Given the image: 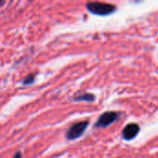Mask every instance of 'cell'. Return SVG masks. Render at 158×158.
<instances>
[{
  "label": "cell",
  "mask_w": 158,
  "mask_h": 158,
  "mask_svg": "<svg viewBox=\"0 0 158 158\" xmlns=\"http://www.w3.org/2000/svg\"><path fill=\"white\" fill-rule=\"evenodd\" d=\"M86 6H87V9L91 13L94 15H98V16L109 15L115 12L117 9L116 6L111 5V4L102 3V2H90V3H87Z\"/></svg>",
  "instance_id": "cell-1"
},
{
  "label": "cell",
  "mask_w": 158,
  "mask_h": 158,
  "mask_svg": "<svg viewBox=\"0 0 158 158\" xmlns=\"http://www.w3.org/2000/svg\"><path fill=\"white\" fill-rule=\"evenodd\" d=\"M88 126H89L88 120H83L78 123H75L69 129L67 132V139L69 141H72V140H76L80 138L84 133Z\"/></svg>",
  "instance_id": "cell-2"
},
{
  "label": "cell",
  "mask_w": 158,
  "mask_h": 158,
  "mask_svg": "<svg viewBox=\"0 0 158 158\" xmlns=\"http://www.w3.org/2000/svg\"><path fill=\"white\" fill-rule=\"evenodd\" d=\"M120 116H121L120 113L114 112V111L105 112L104 114H102L99 117V118L96 121L94 127L95 128H106V127H108L109 125H111L115 121H117L119 118Z\"/></svg>",
  "instance_id": "cell-3"
},
{
  "label": "cell",
  "mask_w": 158,
  "mask_h": 158,
  "mask_svg": "<svg viewBox=\"0 0 158 158\" xmlns=\"http://www.w3.org/2000/svg\"><path fill=\"white\" fill-rule=\"evenodd\" d=\"M140 131V127L138 124L131 123L128 124L122 131V137L126 141H131L134 139Z\"/></svg>",
  "instance_id": "cell-4"
},
{
  "label": "cell",
  "mask_w": 158,
  "mask_h": 158,
  "mask_svg": "<svg viewBox=\"0 0 158 158\" xmlns=\"http://www.w3.org/2000/svg\"><path fill=\"white\" fill-rule=\"evenodd\" d=\"M75 101H85V102H94L95 100V96L92 94H83L74 98Z\"/></svg>",
  "instance_id": "cell-5"
},
{
  "label": "cell",
  "mask_w": 158,
  "mask_h": 158,
  "mask_svg": "<svg viewBox=\"0 0 158 158\" xmlns=\"http://www.w3.org/2000/svg\"><path fill=\"white\" fill-rule=\"evenodd\" d=\"M34 81V75L33 74H29L23 79V84H30Z\"/></svg>",
  "instance_id": "cell-6"
},
{
  "label": "cell",
  "mask_w": 158,
  "mask_h": 158,
  "mask_svg": "<svg viewBox=\"0 0 158 158\" xmlns=\"http://www.w3.org/2000/svg\"><path fill=\"white\" fill-rule=\"evenodd\" d=\"M21 157H22V156H21V154H20L19 152H18L17 154H15V155H14V156H13L12 158H21Z\"/></svg>",
  "instance_id": "cell-7"
},
{
  "label": "cell",
  "mask_w": 158,
  "mask_h": 158,
  "mask_svg": "<svg viewBox=\"0 0 158 158\" xmlns=\"http://www.w3.org/2000/svg\"><path fill=\"white\" fill-rule=\"evenodd\" d=\"M2 4H3V2H0V6H1Z\"/></svg>",
  "instance_id": "cell-8"
}]
</instances>
